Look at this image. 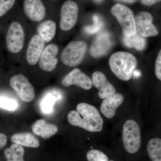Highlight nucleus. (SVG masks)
Segmentation results:
<instances>
[{"label":"nucleus","instance_id":"12","mask_svg":"<svg viewBox=\"0 0 161 161\" xmlns=\"http://www.w3.org/2000/svg\"><path fill=\"white\" fill-rule=\"evenodd\" d=\"M45 42L38 35H35L30 41L26 52L27 62L35 65L39 62L41 54L45 47Z\"/></svg>","mask_w":161,"mask_h":161},{"label":"nucleus","instance_id":"29","mask_svg":"<svg viewBox=\"0 0 161 161\" xmlns=\"http://www.w3.org/2000/svg\"><path fill=\"white\" fill-rule=\"evenodd\" d=\"M7 138L5 134L0 133V149H2L6 145Z\"/></svg>","mask_w":161,"mask_h":161},{"label":"nucleus","instance_id":"30","mask_svg":"<svg viewBox=\"0 0 161 161\" xmlns=\"http://www.w3.org/2000/svg\"><path fill=\"white\" fill-rule=\"evenodd\" d=\"M160 0H142V2L145 5L147 6H151L158 2H159Z\"/></svg>","mask_w":161,"mask_h":161},{"label":"nucleus","instance_id":"24","mask_svg":"<svg viewBox=\"0 0 161 161\" xmlns=\"http://www.w3.org/2000/svg\"><path fill=\"white\" fill-rule=\"evenodd\" d=\"M16 100L6 96H0V108L9 111H15L19 108Z\"/></svg>","mask_w":161,"mask_h":161},{"label":"nucleus","instance_id":"11","mask_svg":"<svg viewBox=\"0 0 161 161\" xmlns=\"http://www.w3.org/2000/svg\"><path fill=\"white\" fill-rule=\"evenodd\" d=\"M62 84L66 87L75 85L83 89L89 90L92 88V81L91 78L80 69H75L63 79Z\"/></svg>","mask_w":161,"mask_h":161},{"label":"nucleus","instance_id":"33","mask_svg":"<svg viewBox=\"0 0 161 161\" xmlns=\"http://www.w3.org/2000/svg\"><path fill=\"white\" fill-rule=\"evenodd\" d=\"M96 1H98V2H100V1H103V0H96Z\"/></svg>","mask_w":161,"mask_h":161},{"label":"nucleus","instance_id":"2","mask_svg":"<svg viewBox=\"0 0 161 161\" xmlns=\"http://www.w3.org/2000/svg\"><path fill=\"white\" fill-rule=\"evenodd\" d=\"M109 64L111 70L117 78L127 81L131 78L135 70L137 60L130 53L118 52L111 56Z\"/></svg>","mask_w":161,"mask_h":161},{"label":"nucleus","instance_id":"26","mask_svg":"<svg viewBox=\"0 0 161 161\" xmlns=\"http://www.w3.org/2000/svg\"><path fill=\"white\" fill-rule=\"evenodd\" d=\"M93 20H94L93 25L87 26L85 27L86 32L89 34H93L98 32L103 26V22L98 14L94 15L93 16Z\"/></svg>","mask_w":161,"mask_h":161},{"label":"nucleus","instance_id":"18","mask_svg":"<svg viewBox=\"0 0 161 161\" xmlns=\"http://www.w3.org/2000/svg\"><path fill=\"white\" fill-rule=\"evenodd\" d=\"M11 140L14 144L21 146L38 148L40 147V142L30 133H16L12 136Z\"/></svg>","mask_w":161,"mask_h":161},{"label":"nucleus","instance_id":"22","mask_svg":"<svg viewBox=\"0 0 161 161\" xmlns=\"http://www.w3.org/2000/svg\"><path fill=\"white\" fill-rule=\"evenodd\" d=\"M123 41L125 45L128 47H134L138 50L143 49L146 46V40L137 33L131 36H125Z\"/></svg>","mask_w":161,"mask_h":161},{"label":"nucleus","instance_id":"5","mask_svg":"<svg viewBox=\"0 0 161 161\" xmlns=\"http://www.w3.org/2000/svg\"><path fill=\"white\" fill-rule=\"evenodd\" d=\"M83 41H75L69 43L61 53V61L67 66L74 67L83 60L86 50Z\"/></svg>","mask_w":161,"mask_h":161},{"label":"nucleus","instance_id":"15","mask_svg":"<svg viewBox=\"0 0 161 161\" xmlns=\"http://www.w3.org/2000/svg\"><path fill=\"white\" fill-rule=\"evenodd\" d=\"M124 101V95L120 93H114L104 98L100 106V111L107 118L114 117L116 109Z\"/></svg>","mask_w":161,"mask_h":161},{"label":"nucleus","instance_id":"17","mask_svg":"<svg viewBox=\"0 0 161 161\" xmlns=\"http://www.w3.org/2000/svg\"><path fill=\"white\" fill-rule=\"evenodd\" d=\"M32 130L36 135L44 139H47L58 132V128L54 124L49 123L44 119H40L33 124Z\"/></svg>","mask_w":161,"mask_h":161},{"label":"nucleus","instance_id":"28","mask_svg":"<svg viewBox=\"0 0 161 161\" xmlns=\"http://www.w3.org/2000/svg\"><path fill=\"white\" fill-rule=\"evenodd\" d=\"M155 75L160 80H161V51L159 53L155 63Z\"/></svg>","mask_w":161,"mask_h":161},{"label":"nucleus","instance_id":"13","mask_svg":"<svg viewBox=\"0 0 161 161\" xmlns=\"http://www.w3.org/2000/svg\"><path fill=\"white\" fill-rule=\"evenodd\" d=\"M23 9L26 16L34 22L43 20L46 13L45 6L41 0H25Z\"/></svg>","mask_w":161,"mask_h":161},{"label":"nucleus","instance_id":"7","mask_svg":"<svg viewBox=\"0 0 161 161\" xmlns=\"http://www.w3.org/2000/svg\"><path fill=\"white\" fill-rule=\"evenodd\" d=\"M10 85L23 101L30 103L34 99V88L24 75L19 74L13 76L10 79Z\"/></svg>","mask_w":161,"mask_h":161},{"label":"nucleus","instance_id":"21","mask_svg":"<svg viewBox=\"0 0 161 161\" xmlns=\"http://www.w3.org/2000/svg\"><path fill=\"white\" fill-rule=\"evenodd\" d=\"M147 151L152 161H161V140L158 138L151 139L147 146Z\"/></svg>","mask_w":161,"mask_h":161},{"label":"nucleus","instance_id":"19","mask_svg":"<svg viewBox=\"0 0 161 161\" xmlns=\"http://www.w3.org/2000/svg\"><path fill=\"white\" fill-rule=\"evenodd\" d=\"M57 25L52 20H48L40 23L37 28L38 35L44 42L48 43L51 41L56 35Z\"/></svg>","mask_w":161,"mask_h":161},{"label":"nucleus","instance_id":"10","mask_svg":"<svg viewBox=\"0 0 161 161\" xmlns=\"http://www.w3.org/2000/svg\"><path fill=\"white\" fill-rule=\"evenodd\" d=\"M58 47L56 44L52 43L47 45L43 50L39 59V66L41 69L45 72L53 71L58 63Z\"/></svg>","mask_w":161,"mask_h":161},{"label":"nucleus","instance_id":"25","mask_svg":"<svg viewBox=\"0 0 161 161\" xmlns=\"http://www.w3.org/2000/svg\"><path fill=\"white\" fill-rule=\"evenodd\" d=\"M86 158L88 161H114L109 159L105 153L96 149H92L88 151Z\"/></svg>","mask_w":161,"mask_h":161},{"label":"nucleus","instance_id":"8","mask_svg":"<svg viewBox=\"0 0 161 161\" xmlns=\"http://www.w3.org/2000/svg\"><path fill=\"white\" fill-rule=\"evenodd\" d=\"M78 15L77 3L72 1H68L64 3L60 11V29L64 31L71 29L77 23Z\"/></svg>","mask_w":161,"mask_h":161},{"label":"nucleus","instance_id":"3","mask_svg":"<svg viewBox=\"0 0 161 161\" xmlns=\"http://www.w3.org/2000/svg\"><path fill=\"white\" fill-rule=\"evenodd\" d=\"M123 143L127 152L133 154L138 152L141 146L140 128L138 123L132 119L126 121L123 125Z\"/></svg>","mask_w":161,"mask_h":161},{"label":"nucleus","instance_id":"9","mask_svg":"<svg viewBox=\"0 0 161 161\" xmlns=\"http://www.w3.org/2000/svg\"><path fill=\"white\" fill-rule=\"evenodd\" d=\"M152 16L147 12H142L136 15L135 23L136 32L143 37L154 36L158 32L153 24Z\"/></svg>","mask_w":161,"mask_h":161},{"label":"nucleus","instance_id":"1","mask_svg":"<svg viewBox=\"0 0 161 161\" xmlns=\"http://www.w3.org/2000/svg\"><path fill=\"white\" fill-rule=\"evenodd\" d=\"M76 109L68 114V120L71 125L90 132H100L102 130L103 119L96 107L81 103L77 105Z\"/></svg>","mask_w":161,"mask_h":161},{"label":"nucleus","instance_id":"6","mask_svg":"<svg viewBox=\"0 0 161 161\" xmlns=\"http://www.w3.org/2000/svg\"><path fill=\"white\" fill-rule=\"evenodd\" d=\"M25 33L23 26L17 22H13L9 26L6 36V44L10 53H17L23 49Z\"/></svg>","mask_w":161,"mask_h":161},{"label":"nucleus","instance_id":"20","mask_svg":"<svg viewBox=\"0 0 161 161\" xmlns=\"http://www.w3.org/2000/svg\"><path fill=\"white\" fill-rule=\"evenodd\" d=\"M4 154L7 161H24V148L17 144H12L9 148L4 151Z\"/></svg>","mask_w":161,"mask_h":161},{"label":"nucleus","instance_id":"4","mask_svg":"<svg viewBox=\"0 0 161 161\" xmlns=\"http://www.w3.org/2000/svg\"><path fill=\"white\" fill-rule=\"evenodd\" d=\"M111 11L120 23L124 36H131L137 33L135 19L130 8L123 5L116 4L112 7Z\"/></svg>","mask_w":161,"mask_h":161},{"label":"nucleus","instance_id":"23","mask_svg":"<svg viewBox=\"0 0 161 161\" xmlns=\"http://www.w3.org/2000/svg\"><path fill=\"white\" fill-rule=\"evenodd\" d=\"M57 98L52 94H48L43 98L40 103L41 111L44 114H50L53 111Z\"/></svg>","mask_w":161,"mask_h":161},{"label":"nucleus","instance_id":"32","mask_svg":"<svg viewBox=\"0 0 161 161\" xmlns=\"http://www.w3.org/2000/svg\"><path fill=\"white\" fill-rule=\"evenodd\" d=\"M133 75H134V76H135V77H138L139 76H140L141 75V73L140 71H139L137 70H134V71L133 72Z\"/></svg>","mask_w":161,"mask_h":161},{"label":"nucleus","instance_id":"31","mask_svg":"<svg viewBox=\"0 0 161 161\" xmlns=\"http://www.w3.org/2000/svg\"><path fill=\"white\" fill-rule=\"evenodd\" d=\"M116 1H119V2H124V3H135L137 0H116Z\"/></svg>","mask_w":161,"mask_h":161},{"label":"nucleus","instance_id":"16","mask_svg":"<svg viewBox=\"0 0 161 161\" xmlns=\"http://www.w3.org/2000/svg\"><path fill=\"white\" fill-rule=\"evenodd\" d=\"M92 82L94 86L99 90L98 96L101 99H104L115 93V88L102 72L97 71L93 73Z\"/></svg>","mask_w":161,"mask_h":161},{"label":"nucleus","instance_id":"27","mask_svg":"<svg viewBox=\"0 0 161 161\" xmlns=\"http://www.w3.org/2000/svg\"><path fill=\"white\" fill-rule=\"evenodd\" d=\"M15 3V0H0V17L10 10Z\"/></svg>","mask_w":161,"mask_h":161},{"label":"nucleus","instance_id":"14","mask_svg":"<svg viewBox=\"0 0 161 161\" xmlns=\"http://www.w3.org/2000/svg\"><path fill=\"white\" fill-rule=\"evenodd\" d=\"M112 45L111 36L108 32L103 31L96 37L90 49V53L95 58H98L107 53Z\"/></svg>","mask_w":161,"mask_h":161}]
</instances>
